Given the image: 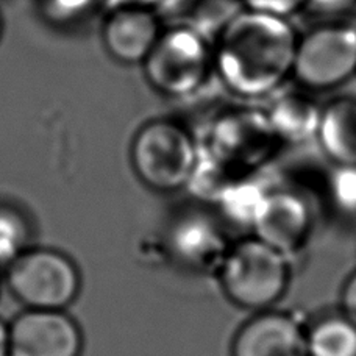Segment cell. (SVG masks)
Returning a JSON list of instances; mask_svg holds the SVG:
<instances>
[{
	"instance_id": "cell-22",
	"label": "cell",
	"mask_w": 356,
	"mask_h": 356,
	"mask_svg": "<svg viewBox=\"0 0 356 356\" xmlns=\"http://www.w3.org/2000/svg\"><path fill=\"white\" fill-rule=\"evenodd\" d=\"M104 3L111 8H120V6H138V8H150L160 10V6L164 3V0H104Z\"/></svg>"
},
{
	"instance_id": "cell-25",
	"label": "cell",
	"mask_w": 356,
	"mask_h": 356,
	"mask_svg": "<svg viewBox=\"0 0 356 356\" xmlns=\"http://www.w3.org/2000/svg\"><path fill=\"white\" fill-rule=\"evenodd\" d=\"M3 30H5V22H3L2 11H0V40H2V36H3Z\"/></svg>"
},
{
	"instance_id": "cell-14",
	"label": "cell",
	"mask_w": 356,
	"mask_h": 356,
	"mask_svg": "<svg viewBox=\"0 0 356 356\" xmlns=\"http://www.w3.org/2000/svg\"><path fill=\"white\" fill-rule=\"evenodd\" d=\"M316 141L334 166H356V97H336L322 105Z\"/></svg>"
},
{
	"instance_id": "cell-20",
	"label": "cell",
	"mask_w": 356,
	"mask_h": 356,
	"mask_svg": "<svg viewBox=\"0 0 356 356\" xmlns=\"http://www.w3.org/2000/svg\"><path fill=\"white\" fill-rule=\"evenodd\" d=\"M356 6V0H309L307 10L322 16L338 17Z\"/></svg>"
},
{
	"instance_id": "cell-26",
	"label": "cell",
	"mask_w": 356,
	"mask_h": 356,
	"mask_svg": "<svg viewBox=\"0 0 356 356\" xmlns=\"http://www.w3.org/2000/svg\"><path fill=\"white\" fill-rule=\"evenodd\" d=\"M6 356H15V355H13V353L10 352V353H8V355H6Z\"/></svg>"
},
{
	"instance_id": "cell-1",
	"label": "cell",
	"mask_w": 356,
	"mask_h": 356,
	"mask_svg": "<svg viewBox=\"0 0 356 356\" xmlns=\"http://www.w3.org/2000/svg\"><path fill=\"white\" fill-rule=\"evenodd\" d=\"M297 41L289 19L239 8L213 40L214 74L234 97L269 99L292 79Z\"/></svg>"
},
{
	"instance_id": "cell-24",
	"label": "cell",
	"mask_w": 356,
	"mask_h": 356,
	"mask_svg": "<svg viewBox=\"0 0 356 356\" xmlns=\"http://www.w3.org/2000/svg\"><path fill=\"white\" fill-rule=\"evenodd\" d=\"M10 353V323L0 319V356Z\"/></svg>"
},
{
	"instance_id": "cell-2",
	"label": "cell",
	"mask_w": 356,
	"mask_h": 356,
	"mask_svg": "<svg viewBox=\"0 0 356 356\" xmlns=\"http://www.w3.org/2000/svg\"><path fill=\"white\" fill-rule=\"evenodd\" d=\"M228 302L249 313L277 308L292 280L291 257L247 236L230 245L216 270Z\"/></svg>"
},
{
	"instance_id": "cell-3",
	"label": "cell",
	"mask_w": 356,
	"mask_h": 356,
	"mask_svg": "<svg viewBox=\"0 0 356 356\" xmlns=\"http://www.w3.org/2000/svg\"><path fill=\"white\" fill-rule=\"evenodd\" d=\"M199 155L200 144L193 131L170 118L144 122L130 144L133 172L149 189L161 194L188 188Z\"/></svg>"
},
{
	"instance_id": "cell-7",
	"label": "cell",
	"mask_w": 356,
	"mask_h": 356,
	"mask_svg": "<svg viewBox=\"0 0 356 356\" xmlns=\"http://www.w3.org/2000/svg\"><path fill=\"white\" fill-rule=\"evenodd\" d=\"M280 139L263 110L239 108L222 113L209 127L200 149L228 170L252 168L272 155Z\"/></svg>"
},
{
	"instance_id": "cell-13",
	"label": "cell",
	"mask_w": 356,
	"mask_h": 356,
	"mask_svg": "<svg viewBox=\"0 0 356 356\" xmlns=\"http://www.w3.org/2000/svg\"><path fill=\"white\" fill-rule=\"evenodd\" d=\"M264 114L280 143H305L316 139L322 105L313 92L282 88L269 97Z\"/></svg>"
},
{
	"instance_id": "cell-11",
	"label": "cell",
	"mask_w": 356,
	"mask_h": 356,
	"mask_svg": "<svg viewBox=\"0 0 356 356\" xmlns=\"http://www.w3.org/2000/svg\"><path fill=\"white\" fill-rule=\"evenodd\" d=\"M156 10L120 6L108 10L100 29L105 52L119 65H143L163 33Z\"/></svg>"
},
{
	"instance_id": "cell-8",
	"label": "cell",
	"mask_w": 356,
	"mask_h": 356,
	"mask_svg": "<svg viewBox=\"0 0 356 356\" xmlns=\"http://www.w3.org/2000/svg\"><path fill=\"white\" fill-rule=\"evenodd\" d=\"M314 228L309 200L296 189H267L250 230L253 236L288 257L308 244Z\"/></svg>"
},
{
	"instance_id": "cell-21",
	"label": "cell",
	"mask_w": 356,
	"mask_h": 356,
	"mask_svg": "<svg viewBox=\"0 0 356 356\" xmlns=\"http://www.w3.org/2000/svg\"><path fill=\"white\" fill-rule=\"evenodd\" d=\"M339 309L356 322V270L347 277L339 296Z\"/></svg>"
},
{
	"instance_id": "cell-18",
	"label": "cell",
	"mask_w": 356,
	"mask_h": 356,
	"mask_svg": "<svg viewBox=\"0 0 356 356\" xmlns=\"http://www.w3.org/2000/svg\"><path fill=\"white\" fill-rule=\"evenodd\" d=\"M330 188L346 211H356V166H334Z\"/></svg>"
},
{
	"instance_id": "cell-12",
	"label": "cell",
	"mask_w": 356,
	"mask_h": 356,
	"mask_svg": "<svg viewBox=\"0 0 356 356\" xmlns=\"http://www.w3.org/2000/svg\"><path fill=\"white\" fill-rule=\"evenodd\" d=\"M177 258L197 270H216L230 249L224 224L208 211H189L170 230Z\"/></svg>"
},
{
	"instance_id": "cell-17",
	"label": "cell",
	"mask_w": 356,
	"mask_h": 356,
	"mask_svg": "<svg viewBox=\"0 0 356 356\" xmlns=\"http://www.w3.org/2000/svg\"><path fill=\"white\" fill-rule=\"evenodd\" d=\"M95 2L97 0H42V11L49 22L69 25L91 13Z\"/></svg>"
},
{
	"instance_id": "cell-5",
	"label": "cell",
	"mask_w": 356,
	"mask_h": 356,
	"mask_svg": "<svg viewBox=\"0 0 356 356\" xmlns=\"http://www.w3.org/2000/svg\"><path fill=\"white\" fill-rule=\"evenodd\" d=\"M356 75V25L333 19L298 35L292 80L309 92L332 91Z\"/></svg>"
},
{
	"instance_id": "cell-15",
	"label": "cell",
	"mask_w": 356,
	"mask_h": 356,
	"mask_svg": "<svg viewBox=\"0 0 356 356\" xmlns=\"http://www.w3.org/2000/svg\"><path fill=\"white\" fill-rule=\"evenodd\" d=\"M307 356H356V322L342 311H325L305 323Z\"/></svg>"
},
{
	"instance_id": "cell-9",
	"label": "cell",
	"mask_w": 356,
	"mask_h": 356,
	"mask_svg": "<svg viewBox=\"0 0 356 356\" xmlns=\"http://www.w3.org/2000/svg\"><path fill=\"white\" fill-rule=\"evenodd\" d=\"M83 334L66 311L24 309L10 322V352L15 356H80Z\"/></svg>"
},
{
	"instance_id": "cell-10",
	"label": "cell",
	"mask_w": 356,
	"mask_h": 356,
	"mask_svg": "<svg viewBox=\"0 0 356 356\" xmlns=\"http://www.w3.org/2000/svg\"><path fill=\"white\" fill-rule=\"evenodd\" d=\"M230 356H307L305 323L277 308L253 313L233 334Z\"/></svg>"
},
{
	"instance_id": "cell-16",
	"label": "cell",
	"mask_w": 356,
	"mask_h": 356,
	"mask_svg": "<svg viewBox=\"0 0 356 356\" xmlns=\"http://www.w3.org/2000/svg\"><path fill=\"white\" fill-rule=\"evenodd\" d=\"M31 247L29 219L10 205H0V269H6Z\"/></svg>"
},
{
	"instance_id": "cell-23",
	"label": "cell",
	"mask_w": 356,
	"mask_h": 356,
	"mask_svg": "<svg viewBox=\"0 0 356 356\" xmlns=\"http://www.w3.org/2000/svg\"><path fill=\"white\" fill-rule=\"evenodd\" d=\"M200 2L202 0H164L158 13L166 10L174 13V15H181V13H186L188 10H195Z\"/></svg>"
},
{
	"instance_id": "cell-19",
	"label": "cell",
	"mask_w": 356,
	"mask_h": 356,
	"mask_svg": "<svg viewBox=\"0 0 356 356\" xmlns=\"http://www.w3.org/2000/svg\"><path fill=\"white\" fill-rule=\"evenodd\" d=\"M238 2L241 8L289 19L298 11L307 10L309 0H238Z\"/></svg>"
},
{
	"instance_id": "cell-6",
	"label": "cell",
	"mask_w": 356,
	"mask_h": 356,
	"mask_svg": "<svg viewBox=\"0 0 356 356\" xmlns=\"http://www.w3.org/2000/svg\"><path fill=\"white\" fill-rule=\"evenodd\" d=\"M5 272L11 296L25 309L66 311L81 288L77 264L54 249L30 247Z\"/></svg>"
},
{
	"instance_id": "cell-4",
	"label": "cell",
	"mask_w": 356,
	"mask_h": 356,
	"mask_svg": "<svg viewBox=\"0 0 356 356\" xmlns=\"http://www.w3.org/2000/svg\"><path fill=\"white\" fill-rule=\"evenodd\" d=\"M144 79L168 99L193 97L214 74L213 42L194 25L164 29L143 63Z\"/></svg>"
}]
</instances>
